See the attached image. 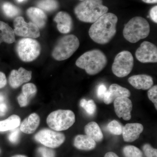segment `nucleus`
Listing matches in <instances>:
<instances>
[{"mask_svg": "<svg viewBox=\"0 0 157 157\" xmlns=\"http://www.w3.org/2000/svg\"><path fill=\"white\" fill-rule=\"evenodd\" d=\"M117 16L112 13H107L91 26L89 35L94 42L104 45L112 40L116 34Z\"/></svg>", "mask_w": 157, "mask_h": 157, "instance_id": "nucleus-1", "label": "nucleus"}, {"mask_svg": "<svg viewBox=\"0 0 157 157\" xmlns=\"http://www.w3.org/2000/svg\"><path fill=\"white\" fill-rule=\"evenodd\" d=\"M108 11L102 0H84L74 9V12L78 20L82 22L93 23L106 14Z\"/></svg>", "mask_w": 157, "mask_h": 157, "instance_id": "nucleus-2", "label": "nucleus"}, {"mask_svg": "<svg viewBox=\"0 0 157 157\" xmlns=\"http://www.w3.org/2000/svg\"><path fill=\"white\" fill-rule=\"evenodd\" d=\"M107 60L104 52L99 49H93L83 53L76 61V65L83 69L90 75L101 72L107 64Z\"/></svg>", "mask_w": 157, "mask_h": 157, "instance_id": "nucleus-3", "label": "nucleus"}, {"mask_svg": "<svg viewBox=\"0 0 157 157\" xmlns=\"http://www.w3.org/2000/svg\"><path fill=\"white\" fill-rule=\"evenodd\" d=\"M150 31L149 24L141 17H133L124 26L123 36L131 43H136L148 36Z\"/></svg>", "mask_w": 157, "mask_h": 157, "instance_id": "nucleus-4", "label": "nucleus"}, {"mask_svg": "<svg viewBox=\"0 0 157 157\" xmlns=\"http://www.w3.org/2000/svg\"><path fill=\"white\" fill-rule=\"evenodd\" d=\"M79 46L78 38L73 35H66L59 39L52 52V56L57 61L69 59Z\"/></svg>", "mask_w": 157, "mask_h": 157, "instance_id": "nucleus-5", "label": "nucleus"}, {"mask_svg": "<svg viewBox=\"0 0 157 157\" xmlns=\"http://www.w3.org/2000/svg\"><path fill=\"white\" fill-rule=\"evenodd\" d=\"M75 115L70 110L58 109L51 113L46 119L49 128L57 132L67 130L75 122Z\"/></svg>", "mask_w": 157, "mask_h": 157, "instance_id": "nucleus-6", "label": "nucleus"}, {"mask_svg": "<svg viewBox=\"0 0 157 157\" xmlns=\"http://www.w3.org/2000/svg\"><path fill=\"white\" fill-rule=\"evenodd\" d=\"M18 56L22 61L30 62L37 58L41 51V46L37 40L32 38L20 39L16 45Z\"/></svg>", "mask_w": 157, "mask_h": 157, "instance_id": "nucleus-7", "label": "nucleus"}, {"mask_svg": "<svg viewBox=\"0 0 157 157\" xmlns=\"http://www.w3.org/2000/svg\"><path fill=\"white\" fill-rule=\"evenodd\" d=\"M134 65V57L128 51H123L118 54L113 63V73L120 78L126 77L132 72Z\"/></svg>", "mask_w": 157, "mask_h": 157, "instance_id": "nucleus-8", "label": "nucleus"}, {"mask_svg": "<svg viewBox=\"0 0 157 157\" xmlns=\"http://www.w3.org/2000/svg\"><path fill=\"white\" fill-rule=\"evenodd\" d=\"M34 138L37 142L52 148L59 147L64 142L66 139L63 133L48 128L39 131Z\"/></svg>", "mask_w": 157, "mask_h": 157, "instance_id": "nucleus-9", "label": "nucleus"}, {"mask_svg": "<svg viewBox=\"0 0 157 157\" xmlns=\"http://www.w3.org/2000/svg\"><path fill=\"white\" fill-rule=\"evenodd\" d=\"M14 33L15 35L25 38H37L40 36L39 29L33 23H27L22 17H17L14 21Z\"/></svg>", "mask_w": 157, "mask_h": 157, "instance_id": "nucleus-10", "label": "nucleus"}, {"mask_svg": "<svg viewBox=\"0 0 157 157\" xmlns=\"http://www.w3.org/2000/svg\"><path fill=\"white\" fill-rule=\"evenodd\" d=\"M135 56L140 63H157L156 46L151 42L144 41L136 50Z\"/></svg>", "mask_w": 157, "mask_h": 157, "instance_id": "nucleus-11", "label": "nucleus"}, {"mask_svg": "<svg viewBox=\"0 0 157 157\" xmlns=\"http://www.w3.org/2000/svg\"><path fill=\"white\" fill-rule=\"evenodd\" d=\"M114 110L119 118H122L125 121H128L132 118L131 112L132 110V101L128 98H118L114 101Z\"/></svg>", "mask_w": 157, "mask_h": 157, "instance_id": "nucleus-12", "label": "nucleus"}, {"mask_svg": "<svg viewBox=\"0 0 157 157\" xmlns=\"http://www.w3.org/2000/svg\"><path fill=\"white\" fill-rule=\"evenodd\" d=\"M32 77V71L20 67L17 70H14L11 71L9 76V84L12 88L16 89L23 83L29 81Z\"/></svg>", "mask_w": 157, "mask_h": 157, "instance_id": "nucleus-13", "label": "nucleus"}, {"mask_svg": "<svg viewBox=\"0 0 157 157\" xmlns=\"http://www.w3.org/2000/svg\"><path fill=\"white\" fill-rule=\"evenodd\" d=\"M131 92L128 89L122 87L117 84H112L104 94L103 100L105 104H109L118 98H129Z\"/></svg>", "mask_w": 157, "mask_h": 157, "instance_id": "nucleus-14", "label": "nucleus"}, {"mask_svg": "<svg viewBox=\"0 0 157 157\" xmlns=\"http://www.w3.org/2000/svg\"><path fill=\"white\" fill-rule=\"evenodd\" d=\"M144 127L139 123H128L123 128V137L126 142H132L138 139L143 132Z\"/></svg>", "mask_w": 157, "mask_h": 157, "instance_id": "nucleus-15", "label": "nucleus"}, {"mask_svg": "<svg viewBox=\"0 0 157 157\" xmlns=\"http://www.w3.org/2000/svg\"><path fill=\"white\" fill-rule=\"evenodd\" d=\"M54 21L56 23L58 30L61 33H69L73 28L72 17L70 14L64 11H60L58 13Z\"/></svg>", "mask_w": 157, "mask_h": 157, "instance_id": "nucleus-16", "label": "nucleus"}, {"mask_svg": "<svg viewBox=\"0 0 157 157\" xmlns=\"http://www.w3.org/2000/svg\"><path fill=\"white\" fill-rule=\"evenodd\" d=\"M128 81L131 85L137 90H148L153 85V78L146 74L132 76L129 77Z\"/></svg>", "mask_w": 157, "mask_h": 157, "instance_id": "nucleus-17", "label": "nucleus"}, {"mask_svg": "<svg viewBox=\"0 0 157 157\" xmlns=\"http://www.w3.org/2000/svg\"><path fill=\"white\" fill-rule=\"evenodd\" d=\"M37 92L36 86L33 83H28L23 85L21 93L17 98L20 107L27 106L31 99L36 95Z\"/></svg>", "mask_w": 157, "mask_h": 157, "instance_id": "nucleus-18", "label": "nucleus"}, {"mask_svg": "<svg viewBox=\"0 0 157 157\" xmlns=\"http://www.w3.org/2000/svg\"><path fill=\"white\" fill-rule=\"evenodd\" d=\"M26 13L31 22L39 29L43 28L46 25L47 16L43 10L38 8L31 7L27 10Z\"/></svg>", "mask_w": 157, "mask_h": 157, "instance_id": "nucleus-19", "label": "nucleus"}, {"mask_svg": "<svg viewBox=\"0 0 157 157\" xmlns=\"http://www.w3.org/2000/svg\"><path fill=\"white\" fill-rule=\"evenodd\" d=\"M40 121V117L38 114L35 113H32L23 121L20 130L25 134H33L39 127Z\"/></svg>", "mask_w": 157, "mask_h": 157, "instance_id": "nucleus-20", "label": "nucleus"}, {"mask_svg": "<svg viewBox=\"0 0 157 157\" xmlns=\"http://www.w3.org/2000/svg\"><path fill=\"white\" fill-rule=\"evenodd\" d=\"M74 146L76 148L83 151H90L95 148L96 142L86 135H79L74 138Z\"/></svg>", "mask_w": 157, "mask_h": 157, "instance_id": "nucleus-21", "label": "nucleus"}, {"mask_svg": "<svg viewBox=\"0 0 157 157\" xmlns=\"http://www.w3.org/2000/svg\"><path fill=\"white\" fill-rule=\"evenodd\" d=\"M15 41L14 30L8 24L0 21V45L2 42L11 44Z\"/></svg>", "mask_w": 157, "mask_h": 157, "instance_id": "nucleus-22", "label": "nucleus"}, {"mask_svg": "<svg viewBox=\"0 0 157 157\" xmlns=\"http://www.w3.org/2000/svg\"><path fill=\"white\" fill-rule=\"evenodd\" d=\"M86 135L91 138L96 142L103 140L104 135L101 128L95 122H90L85 127Z\"/></svg>", "mask_w": 157, "mask_h": 157, "instance_id": "nucleus-23", "label": "nucleus"}, {"mask_svg": "<svg viewBox=\"0 0 157 157\" xmlns=\"http://www.w3.org/2000/svg\"><path fill=\"white\" fill-rule=\"evenodd\" d=\"M20 123L21 118L18 115H11L5 120L0 121V132H6L16 128Z\"/></svg>", "mask_w": 157, "mask_h": 157, "instance_id": "nucleus-24", "label": "nucleus"}, {"mask_svg": "<svg viewBox=\"0 0 157 157\" xmlns=\"http://www.w3.org/2000/svg\"><path fill=\"white\" fill-rule=\"evenodd\" d=\"M36 5L39 9L49 12L55 11L59 7L57 0H39Z\"/></svg>", "mask_w": 157, "mask_h": 157, "instance_id": "nucleus-25", "label": "nucleus"}, {"mask_svg": "<svg viewBox=\"0 0 157 157\" xmlns=\"http://www.w3.org/2000/svg\"><path fill=\"white\" fill-rule=\"evenodd\" d=\"M125 157H143V153L137 147L133 145H127L123 149Z\"/></svg>", "mask_w": 157, "mask_h": 157, "instance_id": "nucleus-26", "label": "nucleus"}, {"mask_svg": "<svg viewBox=\"0 0 157 157\" xmlns=\"http://www.w3.org/2000/svg\"><path fill=\"white\" fill-rule=\"evenodd\" d=\"M2 9L6 16L9 17H13L19 14V9L16 6L9 2L3 4Z\"/></svg>", "mask_w": 157, "mask_h": 157, "instance_id": "nucleus-27", "label": "nucleus"}, {"mask_svg": "<svg viewBox=\"0 0 157 157\" xmlns=\"http://www.w3.org/2000/svg\"><path fill=\"white\" fill-rule=\"evenodd\" d=\"M80 105L89 115L92 116L95 113L97 107L94 101L93 100L87 101L85 99H82Z\"/></svg>", "mask_w": 157, "mask_h": 157, "instance_id": "nucleus-28", "label": "nucleus"}, {"mask_svg": "<svg viewBox=\"0 0 157 157\" xmlns=\"http://www.w3.org/2000/svg\"><path fill=\"white\" fill-rule=\"evenodd\" d=\"M107 128L113 135H120L122 134L123 128L117 121L113 120L107 125Z\"/></svg>", "mask_w": 157, "mask_h": 157, "instance_id": "nucleus-29", "label": "nucleus"}, {"mask_svg": "<svg viewBox=\"0 0 157 157\" xmlns=\"http://www.w3.org/2000/svg\"><path fill=\"white\" fill-rule=\"evenodd\" d=\"M142 149L146 157H157V149L153 148L149 144H144Z\"/></svg>", "mask_w": 157, "mask_h": 157, "instance_id": "nucleus-30", "label": "nucleus"}, {"mask_svg": "<svg viewBox=\"0 0 157 157\" xmlns=\"http://www.w3.org/2000/svg\"><path fill=\"white\" fill-rule=\"evenodd\" d=\"M149 99L154 104L156 109H157V86H152L147 92Z\"/></svg>", "mask_w": 157, "mask_h": 157, "instance_id": "nucleus-31", "label": "nucleus"}, {"mask_svg": "<svg viewBox=\"0 0 157 157\" xmlns=\"http://www.w3.org/2000/svg\"><path fill=\"white\" fill-rule=\"evenodd\" d=\"M38 152L42 157H55V152L53 150L47 147H39Z\"/></svg>", "mask_w": 157, "mask_h": 157, "instance_id": "nucleus-32", "label": "nucleus"}, {"mask_svg": "<svg viewBox=\"0 0 157 157\" xmlns=\"http://www.w3.org/2000/svg\"><path fill=\"white\" fill-rule=\"evenodd\" d=\"M12 132L9 135V139L10 142L13 144L17 143L19 140L20 132L18 129H13Z\"/></svg>", "mask_w": 157, "mask_h": 157, "instance_id": "nucleus-33", "label": "nucleus"}, {"mask_svg": "<svg viewBox=\"0 0 157 157\" xmlns=\"http://www.w3.org/2000/svg\"><path fill=\"white\" fill-rule=\"evenodd\" d=\"M107 89L104 84H101L98 86L97 90V95L100 99H103L104 94L107 91Z\"/></svg>", "mask_w": 157, "mask_h": 157, "instance_id": "nucleus-34", "label": "nucleus"}, {"mask_svg": "<svg viewBox=\"0 0 157 157\" xmlns=\"http://www.w3.org/2000/svg\"><path fill=\"white\" fill-rule=\"evenodd\" d=\"M157 6H155L153 7L151 10L150 14L151 18L152 20L156 23H157Z\"/></svg>", "mask_w": 157, "mask_h": 157, "instance_id": "nucleus-35", "label": "nucleus"}, {"mask_svg": "<svg viewBox=\"0 0 157 157\" xmlns=\"http://www.w3.org/2000/svg\"><path fill=\"white\" fill-rule=\"evenodd\" d=\"M7 83L6 75L3 72H0V89L5 87Z\"/></svg>", "mask_w": 157, "mask_h": 157, "instance_id": "nucleus-36", "label": "nucleus"}, {"mask_svg": "<svg viewBox=\"0 0 157 157\" xmlns=\"http://www.w3.org/2000/svg\"><path fill=\"white\" fill-rule=\"evenodd\" d=\"M7 110V106L5 103H2L0 104V113L2 114H4Z\"/></svg>", "mask_w": 157, "mask_h": 157, "instance_id": "nucleus-37", "label": "nucleus"}, {"mask_svg": "<svg viewBox=\"0 0 157 157\" xmlns=\"http://www.w3.org/2000/svg\"><path fill=\"white\" fill-rule=\"evenodd\" d=\"M104 157H119L115 153L113 152H109L106 154Z\"/></svg>", "mask_w": 157, "mask_h": 157, "instance_id": "nucleus-38", "label": "nucleus"}, {"mask_svg": "<svg viewBox=\"0 0 157 157\" xmlns=\"http://www.w3.org/2000/svg\"><path fill=\"white\" fill-rule=\"evenodd\" d=\"M144 2L147 4H155L157 3V0H142Z\"/></svg>", "mask_w": 157, "mask_h": 157, "instance_id": "nucleus-39", "label": "nucleus"}, {"mask_svg": "<svg viewBox=\"0 0 157 157\" xmlns=\"http://www.w3.org/2000/svg\"><path fill=\"white\" fill-rule=\"evenodd\" d=\"M11 157H27L26 156L24 155H15Z\"/></svg>", "mask_w": 157, "mask_h": 157, "instance_id": "nucleus-40", "label": "nucleus"}, {"mask_svg": "<svg viewBox=\"0 0 157 157\" xmlns=\"http://www.w3.org/2000/svg\"><path fill=\"white\" fill-rule=\"evenodd\" d=\"M25 1V0H17V1H18V2H22L23 1Z\"/></svg>", "mask_w": 157, "mask_h": 157, "instance_id": "nucleus-41", "label": "nucleus"}, {"mask_svg": "<svg viewBox=\"0 0 157 157\" xmlns=\"http://www.w3.org/2000/svg\"><path fill=\"white\" fill-rule=\"evenodd\" d=\"M79 1H84V0H79Z\"/></svg>", "mask_w": 157, "mask_h": 157, "instance_id": "nucleus-42", "label": "nucleus"}]
</instances>
